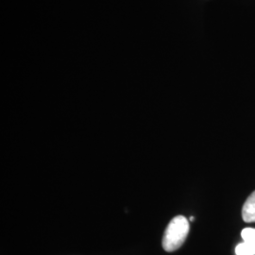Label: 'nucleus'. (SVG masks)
I'll return each instance as SVG.
<instances>
[{
	"label": "nucleus",
	"mask_w": 255,
	"mask_h": 255,
	"mask_svg": "<svg viewBox=\"0 0 255 255\" xmlns=\"http://www.w3.org/2000/svg\"><path fill=\"white\" fill-rule=\"evenodd\" d=\"M189 233V221L182 216L175 217L167 225L163 237V248L167 253L178 250Z\"/></svg>",
	"instance_id": "nucleus-1"
},
{
	"label": "nucleus",
	"mask_w": 255,
	"mask_h": 255,
	"mask_svg": "<svg viewBox=\"0 0 255 255\" xmlns=\"http://www.w3.org/2000/svg\"><path fill=\"white\" fill-rule=\"evenodd\" d=\"M242 219L247 223L255 222V191L251 194L243 205Z\"/></svg>",
	"instance_id": "nucleus-2"
},
{
	"label": "nucleus",
	"mask_w": 255,
	"mask_h": 255,
	"mask_svg": "<svg viewBox=\"0 0 255 255\" xmlns=\"http://www.w3.org/2000/svg\"><path fill=\"white\" fill-rule=\"evenodd\" d=\"M241 237L243 238L244 242L253 244L255 246V228H245L242 233Z\"/></svg>",
	"instance_id": "nucleus-4"
},
{
	"label": "nucleus",
	"mask_w": 255,
	"mask_h": 255,
	"mask_svg": "<svg viewBox=\"0 0 255 255\" xmlns=\"http://www.w3.org/2000/svg\"><path fill=\"white\" fill-rule=\"evenodd\" d=\"M194 219H195V218H194V217H191V218H190V220H191V221H193Z\"/></svg>",
	"instance_id": "nucleus-5"
},
{
	"label": "nucleus",
	"mask_w": 255,
	"mask_h": 255,
	"mask_svg": "<svg viewBox=\"0 0 255 255\" xmlns=\"http://www.w3.org/2000/svg\"><path fill=\"white\" fill-rule=\"evenodd\" d=\"M236 255H255V246L247 242L240 243L236 248Z\"/></svg>",
	"instance_id": "nucleus-3"
}]
</instances>
